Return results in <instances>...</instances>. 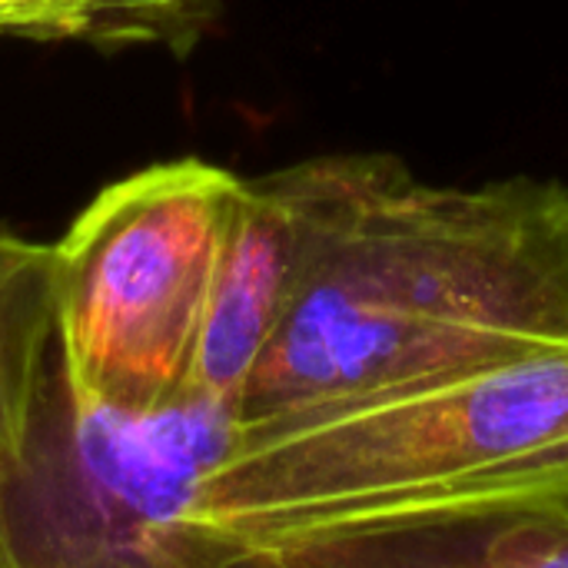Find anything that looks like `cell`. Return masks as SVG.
<instances>
[{"label": "cell", "instance_id": "obj_1", "mask_svg": "<svg viewBox=\"0 0 568 568\" xmlns=\"http://www.w3.org/2000/svg\"><path fill=\"white\" fill-rule=\"evenodd\" d=\"M568 343V190L436 186L349 153L290 303L236 403L339 399Z\"/></svg>", "mask_w": 568, "mask_h": 568}, {"label": "cell", "instance_id": "obj_6", "mask_svg": "<svg viewBox=\"0 0 568 568\" xmlns=\"http://www.w3.org/2000/svg\"><path fill=\"white\" fill-rule=\"evenodd\" d=\"M389 536L436 568H568V506L393 529Z\"/></svg>", "mask_w": 568, "mask_h": 568}, {"label": "cell", "instance_id": "obj_5", "mask_svg": "<svg viewBox=\"0 0 568 568\" xmlns=\"http://www.w3.org/2000/svg\"><path fill=\"white\" fill-rule=\"evenodd\" d=\"M57 359V250L0 230V469L27 456Z\"/></svg>", "mask_w": 568, "mask_h": 568}, {"label": "cell", "instance_id": "obj_3", "mask_svg": "<svg viewBox=\"0 0 568 568\" xmlns=\"http://www.w3.org/2000/svg\"><path fill=\"white\" fill-rule=\"evenodd\" d=\"M246 180L186 156L103 186L53 243L70 396L146 416L190 396Z\"/></svg>", "mask_w": 568, "mask_h": 568}, {"label": "cell", "instance_id": "obj_9", "mask_svg": "<svg viewBox=\"0 0 568 568\" xmlns=\"http://www.w3.org/2000/svg\"><path fill=\"white\" fill-rule=\"evenodd\" d=\"M0 37L87 40V0H0Z\"/></svg>", "mask_w": 568, "mask_h": 568}, {"label": "cell", "instance_id": "obj_8", "mask_svg": "<svg viewBox=\"0 0 568 568\" xmlns=\"http://www.w3.org/2000/svg\"><path fill=\"white\" fill-rule=\"evenodd\" d=\"M310 568H436L413 556L396 536L369 532V536H343L306 546H290Z\"/></svg>", "mask_w": 568, "mask_h": 568}, {"label": "cell", "instance_id": "obj_4", "mask_svg": "<svg viewBox=\"0 0 568 568\" xmlns=\"http://www.w3.org/2000/svg\"><path fill=\"white\" fill-rule=\"evenodd\" d=\"M343 156H320L246 180L216 273L190 393L236 406L300 276Z\"/></svg>", "mask_w": 568, "mask_h": 568}, {"label": "cell", "instance_id": "obj_2", "mask_svg": "<svg viewBox=\"0 0 568 568\" xmlns=\"http://www.w3.org/2000/svg\"><path fill=\"white\" fill-rule=\"evenodd\" d=\"M193 486L226 549L568 506V343L323 403L233 406Z\"/></svg>", "mask_w": 568, "mask_h": 568}, {"label": "cell", "instance_id": "obj_7", "mask_svg": "<svg viewBox=\"0 0 568 568\" xmlns=\"http://www.w3.org/2000/svg\"><path fill=\"white\" fill-rule=\"evenodd\" d=\"M216 0H87V40L190 47L213 20Z\"/></svg>", "mask_w": 568, "mask_h": 568}]
</instances>
